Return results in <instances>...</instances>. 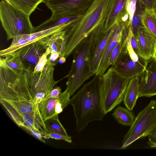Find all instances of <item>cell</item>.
<instances>
[{
  "instance_id": "6da1fadb",
  "label": "cell",
  "mask_w": 156,
  "mask_h": 156,
  "mask_svg": "<svg viewBox=\"0 0 156 156\" xmlns=\"http://www.w3.org/2000/svg\"><path fill=\"white\" fill-rule=\"evenodd\" d=\"M99 76L95 75L70 99L69 104L73 108L78 132L84 129L90 122L102 120L105 115L100 93Z\"/></svg>"
},
{
  "instance_id": "7a4b0ae2",
  "label": "cell",
  "mask_w": 156,
  "mask_h": 156,
  "mask_svg": "<svg viewBox=\"0 0 156 156\" xmlns=\"http://www.w3.org/2000/svg\"><path fill=\"white\" fill-rule=\"evenodd\" d=\"M110 0H94L87 9L78 15L66 28V45L61 57L66 58L99 25L104 22Z\"/></svg>"
},
{
  "instance_id": "3957f363",
  "label": "cell",
  "mask_w": 156,
  "mask_h": 156,
  "mask_svg": "<svg viewBox=\"0 0 156 156\" xmlns=\"http://www.w3.org/2000/svg\"><path fill=\"white\" fill-rule=\"evenodd\" d=\"M0 99L10 101H33L25 71L10 68L1 57Z\"/></svg>"
},
{
  "instance_id": "277c9868",
  "label": "cell",
  "mask_w": 156,
  "mask_h": 156,
  "mask_svg": "<svg viewBox=\"0 0 156 156\" xmlns=\"http://www.w3.org/2000/svg\"><path fill=\"white\" fill-rule=\"evenodd\" d=\"M130 80L122 75L113 66L99 76L100 93L105 115L123 101Z\"/></svg>"
},
{
  "instance_id": "5b68a950",
  "label": "cell",
  "mask_w": 156,
  "mask_h": 156,
  "mask_svg": "<svg viewBox=\"0 0 156 156\" xmlns=\"http://www.w3.org/2000/svg\"><path fill=\"white\" fill-rule=\"evenodd\" d=\"M91 39L89 36L76 48L70 70L67 75L66 90L71 97L94 74L90 69Z\"/></svg>"
},
{
  "instance_id": "8992f818",
  "label": "cell",
  "mask_w": 156,
  "mask_h": 156,
  "mask_svg": "<svg viewBox=\"0 0 156 156\" xmlns=\"http://www.w3.org/2000/svg\"><path fill=\"white\" fill-rule=\"evenodd\" d=\"M30 16L17 9L5 0L0 2V20L8 41L15 36L34 32Z\"/></svg>"
},
{
  "instance_id": "52a82bcc",
  "label": "cell",
  "mask_w": 156,
  "mask_h": 156,
  "mask_svg": "<svg viewBox=\"0 0 156 156\" xmlns=\"http://www.w3.org/2000/svg\"><path fill=\"white\" fill-rule=\"evenodd\" d=\"M56 63L50 61L48 62L41 72L34 73L33 69L25 70L34 102L39 105L45 99L54 86L61 80L54 79V66Z\"/></svg>"
},
{
  "instance_id": "ba28073f",
  "label": "cell",
  "mask_w": 156,
  "mask_h": 156,
  "mask_svg": "<svg viewBox=\"0 0 156 156\" xmlns=\"http://www.w3.org/2000/svg\"><path fill=\"white\" fill-rule=\"evenodd\" d=\"M156 125V101L152 100L135 118L124 136L121 148H126L138 139L148 136Z\"/></svg>"
},
{
  "instance_id": "9c48e42d",
  "label": "cell",
  "mask_w": 156,
  "mask_h": 156,
  "mask_svg": "<svg viewBox=\"0 0 156 156\" xmlns=\"http://www.w3.org/2000/svg\"><path fill=\"white\" fill-rule=\"evenodd\" d=\"M148 62L132 48L129 35L126 48L113 66L122 75L130 79L140 76L145 69Z\"/></svg>"
},
{
  "instance_id": "30bf717a",
  "label": "cell",
  "mask_w": 156,
  "mask_h": 156,
  "mask_svg": "<svg viewBox=\"0 0 156 156\" xmlns=\"http://www.w3.org/2000/svg\"><path fill=\"white\" fill-rule=\"evenodd\" d=\"M94 0H44L52 12L50 18L78 15L89 7Z\"/></svg>"
},
{
  "instance_id": "8fae6325",
  "label": "cell",
  "mask_w": 156,
  "mask_h": 156,
  "mask_svg": "<svg viewBox=\"0 0 156 156\" xmlns=\"http://www.w3.org/2000/svg\"><path fill=\"white\" fill-rule=\"evenodd\" d=\"M104 22L97 27L89 35L91 39L90 69L95 75L98 67L101 57L112 27L105 29Z\"/></svg>"
},
{
  "instance_id": "7c38bea8",
  "label": "cell",
  "mask_w": 156,
  "mask_h": 156,
  "mask_svg": "<svg viewBox=\"0 0 156 156\" xmlns=\"http://www.w3.org/2000/svg\"><path fill=\"white\" fill-rule=\"evenodd\" d=\"M129 22L121 20L113 26L112 32L108 38L102 54L97 70L95 75L101 76L109 67V59L111 54L121 38L123 31L126 26L129 25Z\"/></svg>"
},
{
  "instance_id": "4fadbf2b",
  "label": "cell",
  "mask_w": 156,
  "mask_h": 156,
  "mask_svg": "<svg viewBox=\"0 0 156 156\" xmlns=\"http://www.w3.org/2000/svg\"><path fill=\"white\" fill-rule=\"evenodd\" d=\"M70 96L66 90L57 98L45 99L40 102L38 108L42 118L45 121L58 115L69 104Z\"/></svg>"
},
{
  "instance_id": "5bb4252c",
  "label": "cell",
  "mask_w": 156,
  "mask_h": 156,
  "mask_svg": "<svg viewBox=\"0 0 156 156\" xmlns=\"http://www.w3.org/2000/svg\"><path fill=\"white\" fill-rule=\"evenodd\" d=\"M13 120L19 127L41 135V137L49 133L38 108L30 112L19 115Z\"/></svg>"
},
{
  "instance_id": "9a60e30c",
  "label": "cell",
  "mask_w": 156,
  "mask_h": 156,
  "mask_svg": "<svg viewBox=\"0 0 156 156\" xmlns=\"http://www.w3.org/2000/svg\"><path fill=\"white\" fill-rule=\"evenodd\" d=\"M139 77V98L156 95V61L153 57L148 61L145 69Z\"/></svg>"
},
{
  "instance_id": "2e32d148",
  "label": "cell",
  "mask_w": 156,
  "mask_h": 156,
  "mask_svg": "<svg viewBox=\"0 0 156 156\" xmlns=\"http://www.w3.org/2000/svg\"><path fill=\"white\" fill-rule=\"evenodd\" d=\"M18 51L21 59L27 69L34 70L46 50L37 41L26 45Z\"/></svg>"
},
{
  "instance_id": "e0dca14e",
  "label": "cell",
  "mask_w": 156,
  "mask_h": 156,
  "mask_svg": "<svg viewBox=\"0 0 156 156\" xmlns=\"http://www.w3.org/2000/svg\"><path fill=\"white\" fill-rule=\"evenodd\" d=\"M136 39L139 54L147 61L153 57L156 46V37L145 27L137 31Z\"/></svg>"
},
{
  "instance_id": "ac0fdd59",
  "label": "cell",
  "mask_w": 156,
  "mask_h": 156,
  "mask_svg": "<svg viewBox=\"0 0 156 156\" xmlns=\"http://www.w3.org/2000/svg\"><path fill=\"white\" fill-rule=\"evenodd\" d=\"M127 0H110L104 21L105 29H110L117 22L122 20L128 13L126 9Z\"/></svg>"
},
{
  "instance_id": "d6986e66",
  "label": "cell",
  "mask_w": 156,
  "mask_h": 156,
  "mask_svg": "<svg viewBox=\"0 0 156 156\" xmlns=\"http://www.w3.org/2000/svg\"><path fill=\"white\" fill-rule=\"evenodd\" d=\"M1 104L5 108L12 120L18 115L32 112L38 108L33 101H10L0 99Z\"/></svg>"
},
{
  "instance_id": "ffe728a7",
  "label": "cell",
  "mask_w": 156,
  "mask_h": 156,
  "mask_svg": "<svg viewBox=\"0 0 156 156\" xmlns=\"http://www.w3.org/2000/svg\"><path fill=\"white\" fill-rule=\"evenodd\" d=\"M66 28L62 31L42 38L38 41L46 50L48 48L51 50V52L59 54L60 58L62 55L65 47Z\"/></svg>"
},
{
  "instance_id": "44dd1931",
  "label": "cell",
  "mask_w": 156,
  "mask_h": 156,
  "mask_svg": "<svg viewBox=\"0 0 156 156\" xmlns=\"http://www.w3.org/2000/svg\"><path fill=\"white\" fill-rule=\"evenodd\" d=\"M139 76H136L130 79L123 100L124 104L126 107L131 111L135 107L137 101L139 98Z\"/></svg>"
},
{
  "instance_id": "7402d4cb",
  "label": "cell",
  "mask_w": 156,
  "mask_h": 156,
  "mask_svg": "<svg viewBox=\"0 0 156 156\" xmlns=\"http://www.w3.org/2000/svg\"><path fill=\"white\" fill-rule=\"evenodd\" d=\"M73 22L61 24L50 28L26 34V39L29 43L37 41L42 38L50 36L64 30Z\"/></svg>"
},
{
  "instance_id": "603a6c76",
  "label": "cell",
  "mask_w": 156,
  "mask_h": 156,
  "mask_svg": "<svg viewBox=\"0 0 156 156\" xmlns=\"http://www.w3.org/2000/svg\"><path fill=\"white\" fill-rule=\"evenodd\" d=\"M112 115L119 123L129 126H131L135 118L131 111L120 105L115 109Z\"/></svg>"
},
{
  "instance_id": "cb8c5ba5",
  "label": "cell",
  "mask_w": 156,
  "mask_h": 156,
  "mask_svg": "<svg viewBox=\"0 0 156 156\" xmlns=\"http://www.w3.org/2000/svg\"><path fill=\"white\" fill-rule=\"evenodd\" d=\"M14 7L30 16L44 0H7Z\"/></svg>"
},
{
  "instance_id": "d4e9b609",
  "label": "cell",
  "mask_w": 156,
  "mask_h": 156,
  "mask_svg": "<svg viewBox=\"0 0 156 156\" xmlns=\"http://www.w3.org/2000/svg\"><path fill=\"white\" fill-rule=\"evenodd\" d=\"M141 21L143 27L156 37V10L145 8Z\"/></svg>"
},
{
  "instance_id": "484cf974",
  "label": "cell",
  "mask_w": 156,
  "mask_h": 156,
  "mask_svg": "<svg viewBox=\"0 0 156 156\" xmlns=\"http://www.w3.org/2000/svg\"><path fill=\"white\" fill-rule=\"evenodd\" d=\"M29 44L26 39V34L15 36L12 38V41L9 46L0 51V56L4 57L10 55Z\"/></svg>"
},
{
  "instance_id": "4316f807",
  "label": "cell",
  "mask_w": 156,
  "mask_h": 156,
  "mask_svg": "<svg viewBox=\"0 0 156 156\" xmlns=\"http://www.w3.org/2000/svg\"><path fill=\"white\" fill-rule=\"evenodd\" d=\"M0 57L5 63L12 69L24 70L27 69L21 59L18 51L5 56L4 58Z\"/></svg>"
},
{
  "instance_id": "83f0119b",
  "label": "cell",
  "mask_w": 156,
  "mask_h": 156,
  "mask_svg": "<svg viewBox=\"0 0 156 156\" xmlns=\"http://www.w3.org/2000/svg\"><path fill=\"white\" fill-rule=\"evenodd\" d=\"M144 9L141 5L139 0H138L136 9L130 25L132 33L136 37L138 30L143 27L141 19Z\"/></svg>"
},
{
  "instance_id": "f1b7e54d",
  "label": "cell",
  "mask_w": 156,
  "mask_h": 156,
  "mask_svg": "<svg viewBox=\"0 0 156 156\" xmlns=\"http://www.w3.org/2000/svg\"><path fill=\"white\" fill-rule=\"evenodd\" d=\"M44 122L49 133H56L68 135L58 119V115L47 120Z\"/></svg>"
},
{
  "instance_id": "f546056e",
  "label": "cell",
  "mask_w": 156,
  "mask_h": 156,
  "mask_svg": "<svg viewBox=\"0 0 156 156\" xmlns=\"http://www.w3.org/2000/svg\"><path fill=\"white\" fill-rule=\"evenodd\" d=\"M51 51L48 48L39 59L33 70L34 73L41 72L48 60V56L51 53Z\"/></svg>"
},
{
  "instance_id": "4dcf8cb0",
  "label": "cell",
  "mask_w": 156,
  "mask_h": 156,
  "mask_svg": "<svg viewBox=\"0 0 156 156\" xmlns=\"http://www.w3.org/2000/svg\"><path fill=\"white\" fill-rule=\"evenodd\" d=\"M137 1L138 0H127L126 2V9L129 15L130 25H131L132 19L136 9Z\"/></svg>"
},
{
  "instance_id": "1f68e13d",
  "label": "cell",
  "mask_w": 156,
  "mask_h": 156,
  "mask_svg": "<svg viewBox=\"0 0 156 156\" xmlns=\"http://www.w3.org/2000/svg\"><path fill=\"white\" fill-rule=\"evenodd\" d=\"M42 137L46 139L51 138L57 140H63L69 143L72 142L71 137L68 135H65L58 133H49L43 136Z\"/></svg>"
},
{
  "instance_id": "d6a6232c",
  "label": "cell",
  "mask_w": 156,
  "mask_h": 156,
  "mask_svg": "<svg viewBox=\"0 0 156 156\" xmlns=\"http://www.w3.org/2000/svg\"><path fill=\"white\" fill-rule=\"evenodd\" d=\"M147 136L148 145L151 147H156V125Z\"/></svg>"
},
{
  "instance_id": "836d02e7",
  "label": "cell",
  "mask_w": 156,
  "mask_h": 156,
  "mask_svg": "<svg viewBox=\"0 0 156 156\" xmlns=\"http://www.w3.org/2000/svg\"><path fill=\"white\" fill-rule=\"evenodd\" d=\"M141 5L144 9H154L156 0H139Z\"/></svg>"
},
{
  "instance_id": "e575fe53",
  "label": "cell",
  "mask_w": 156,
  "mask_h": 156,
  "mask_svg": "<svg viewBox=\"0 0 156 156\" xmlns=\"http://www.w3.org/2000/svg\"><path fill=\"white\" fill-rule=\"evenodd\" d=\"M61 88L60 87H55L52 89L50 94L45 99L49 98H57L61 94Z\"/></svg>"
},
{
  "instance_id": "d590c367",
  "label": "cell",
  "mask_w": 156,
  "mask_h": 156,
  "mask_svg": "<svg viewBox=\"0 0 156 156\" xmlns=\"http://www.w3.org/2000/svg\"><path fill=\"white\" fill-rule=\"evenodd\" d=\"M59 57L60 55L59 54L54 52H51L48 59L51 62H55L59 59Z\"/></svg>"
},
{
  "instance_id": "8d00e7d4",
  "label": "cell",
  "mask_w": 156,
  "mask_h": 156,
  "mask_svg": "<svg viewBox=\"0 0 156 156\" xmlns=\"http://www.w3.org/2000/svg\"><path fill=\"white\" fill-rule=\"evenodd\" d=\"M66 59V58L64 57H61L59 58L58 62L60 64H63L65 62Z\"/></svg>"
},
{
  "instance_id": "74e56055",
  "label": "cell",
  "mask_w": 156,
  "mask_h": 156,
  "mask_svg": "<svg viewBox=\"0 0 156 156\" xmlns=\"http://www.w3.org/2000/svg\"><path fill=\"white\" fill-rule=\"evenodd\" d=\"M154 59L156 61V46L155 47L153 57Z\"/></svg>"
},
{
  "instance_id": "f35d334b",
  "label": "cell",
  "mask_w": 156,
  "mask_h": 156,
  "mask_svg": "<svg viewBox=\"0 0 156 156\" xmlns=\"http://www.w3.org/2000/svg\"><path fill=\"white\" fill-rule=\"evenodd\" d=\"M154 9H155V10H156V0L155 1V3L154 7Z\"/></svg>"
}]
</instances>
